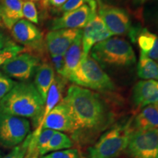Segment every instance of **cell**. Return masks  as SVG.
<instances>
[{"mask_svg": "<svg viewBox=\"0 0 158 158\" xmlns=\"http://www.w3.org/2000/svg\"><path fill=\"white\" fill-rule=\"evenodd\" d=\"M72 118V139L79 144L90 143L112 122V114L100 96L88 89L72 85L62 100Z\"/></svg>", "mask_w": 158, "mask_h": 158, "instance_id": "cell-1", "label": "cell"}, {"mask_svg": "<svg viewBox=\"0 0 158 158\" xmlns=\"http://www.w3.org/2000/svg\"><path fill=\"white\" fill-rule=\"evenodd\" d=\"M45 101L30 82H17L0 100V113L31 118L37 127L44 110Z\"/></svg>", "mask_w": 158, "mask_h": 158, "instance_id": "cell-2", "label": "cell"}, {"mask_svg": "<svg viewBox=\"0 0 158 158\" xmlns=\"http://www.w3.org/2000/svg\"><path fill=\"white\" fill-rule=\"evenodd\" d=\"M133 120L115 124L99 138L88 149L89 158H116L126 151L133 131Z\"/></svg>", "mask_w": 158, "mask_h": 158, "instance_id": "cell-3", "label": "cell"}, {"mask_svg": "<svg viewBox=\"0 0 158 158\" xmlns=\"http://www.w3.org/2000/svg\"><path fill=\"white\" fill-rule=\"evenodd\" d=\"M97 62L114 66H130L136 62L133 47L125 40L110 37L98 43L90 51Z\"/></svg>", "mask_w": 158, "mask_h": 158, "instance_id": "cell-4", "label": "cell"}, {"mask_svg": "<svg viewBox=\"0 0 158 158\" xmlns=\"http://www.w3.org/2000/svg\"><path fill=\"white\" fill-rule=\"evenodd\" d=\"M77 86L106 92L115 88L113 81L90 55L84 54L78 68L68 78Z\"/></svg>", "mask_w": 158, "mask_h": 158, "instance_id": "cell-5", "label": "cell"}, {"mask_svg": "<svg viewBox=\"0 0 158 158\" xmlns=\"http://www.w3.org/2000/svg\"><path fill=\"white\" fill-rule=\"evenodd\" d=\"M30 133L27 118L0 113V145L10 149L19 145Z\"/></svg>", "mask_w": 158, "mask_h": 158, "instance_id": "cell-6", "label": "cell"}, {"mask_svg": "<svg viewBox=\"0 0 158 158\" xmlns=\"http://www.w3.org/2000/svg\"><path fill=\"white\" fill-rule=\"evenodd\" d=\"M98 15L112 35H129L133 40L136 38L138 30L131 27L129 15L124 10L100 3Z\"/></svg>", "mask_w": 158, "mask_h": 158, "instance_id": "cell-7", "label": "cell"}, {"mask_svg": "<svg viewBox=\"0 0 158 158\" xmlns=\"http://www.w3.org/2000/svg\"><path fill=\"white\" fill-rule=\"evenodd\" d=\"M126 152L130 158H158V129L133 130Z\"/></svg>", "mask_w": 158, "mask_h": 158, "instance_id": "cell-8", "label": "cell"}, {"mask_svg": "<svg viewBox=\"0 0 158 158\" xmlns=\"http://www.w3.org/2000/svg\"><path fill=\"white\" fill-rule=\"evenodd\" d=\"M39 65V56L31 53L24 52L7 61L0 68L6 76L23 82L33 76Z\"/></svg>", "mask_w": 158, "mask_h": 158, "instance_id": "cell-9", "label": "cell"}, {"mask_svg": "<svg viewBox=\"0 0 158 158\" xmlns=\"http://www.w3.org/2000/svg\"><path fill=\"white\" fill-rule=\"evenodd\" d=\"M97 15V2L86 4L72 11L64 13L61 17L51 22V30L62 29H78L85 27Z\"/></svg>", "mask_w": 158, "mask_h": 158, "instance_id": "cell-10", "label": "cell"}, {"mask_svg": "<svg viewBox=\"0 0 158 158\" xmlns=\"http://www.w3.org/2000/svg\"><path fill=\"white\" fill-rule=\"evenodd\" d=\"M13 39L23 45L25 50L40 52L43 50L42 32L35 24L26 19H21L10 29ZM29 52V53H31Z\"/></svg>", "mask_w": 158, "mask_h": 158, "instance_id": "cell-11", "label": "cell"}, {"mask_svg": "<svg viewBox=\"0 0 158 158\" xmlns=\"http://www.w3.org/2000/svg\"><path fill=\"white\" fill-rule=\"evenodd\" d=\"M42 129H51L55 131L73 133L74 126L72 118L66 106L62 101L49 112L42 124L34 132L39 134Z\"/></svg>", "mask_w": 158, "mask_h": 158, "instance_id": "cell-12", "label": "cell"}, {"mask_svg": "<svg viewBox=\"0 0 158 158\" xmlns=\"http://www.w3.org/2000/svg\"><path fill=\"white\" fill-rule=\"evenodd\" d=\"M81 31L78 29L51 30L45 37V45L51 56L64 54Z\"/></svg>", "mask_w": 158, "mask_h": 158, "instance_id": "cell-13", "label": "cell"}, {"mask_svg": "<svg viewBox=\"0 0 158 158\" xmlns=\"http://www.w3.org/2000/svg\"><path fill=\"white\" fill-rule=\"evenodd\" d=\"M112 36L105 25L103 21L98 15L85 26L82 31V45L84 54H89V52L98 43Z\"/></svg>", "mask_w": 158, "mask_h": 158, "instance_id": "cell-14", "label": "cell"}, {"mask_svg": "<svg viewBox=\"0 0 158 158\" xmlns=\"http://www.w3.org/2000/svg\"><path fill=\"white\" fill-rule=\"evenodd\" d=\"M133 99L135 106L139 108L158 104V81L145 80L138 82L134 88Z\"/></svg>", "mask_w": 158, "mask_h": 158, "instance_id": "cell-15", "label": "cell"}, {"mask_svg": "<svg viewBox=\"0 0 158 158\" xmlns=\"http://www.w3.org/2000/svg\"><path fill=\"white\" fill-rule=\"evenodd\" d=\"M84 55L82 45V30L67 50L64 56V70L62 78L68 79L78 68Z\"/></svg>", "mask_w": 158, "mask_h": 158, "instance_id": "cell-16", "label": "cell"}, {"mask_svg": "<svg viewBox=\"0 0 158 158\" xmlns=\"http://www.w3.org/2000/svg\"><path fill=\"white\" fill-rule=\"evenodd\" d=\"M23 0H0V13L5 27L8 29L23 19Z\"/></svg>", "mask_w": 158, "mask_h": 158, "instance_id": "cell-17", "label": "cell"}, {"mask_svg": "<svg viewBox=\"0 0 158 158\" xmlns=\"http://www.w3.org/2000/svg\"><path fill=\"white\" fill-rule=\"evenodd\" d=\"M134 130L158 129V104L143 108L132 122Z\"/></svg>", "mask_w": 158, "mask_h": 158, "instance_id": "cell-18", "label": "cell"}, {"mask_svg": "<svg viewBox=\"0 0 158 158\" xmlns=\"http://www.w3.org/2000/svg\"><path fill=\"white\" fill-rule=\"evenodd\" d=\"M54 78V68L48 62L40 64L35 70V86L45 102Z\"/></svg>", "mask_w": 158, "mask_h": 158, "instance_id": "cell-19", "label": "cell"}, {"mask_svg": "<svg viewBox=\"0 0 158 158\" xmlns=\"http://www.w3.org/2000/svg\"><path fill=\"white\" fill-rule=\"evenodd\" d=\"M65 84H66V79L62 78V76H55L54 81L51 84L50 89L47 94L46 100L45 102L44 110H43V115L41 116L40 121L37 127H39L46 117L49 112L54 108L57 104L62 101L63 93H64Z\"/></svg>", "mask_w": 158, "mask_h": 158, "instance_id": "cell-20", "label": "cell"}, {"mask_svg": "<svg viewBox=\"0 0 158 158\" xmlns=\"http://www.w3.org/2000/svg\"><path fill=\"white\" fill-rule=\"evenodd\" d=\"M25 48L0 31V67L18 54L23 53Z\"/></svg>", "mask_w": 158, "mask_h": 158, "instance_id": "cell-21", "label": "cell"}, {"mask_svg": "<svg viewBox=\"0 0 158 158\" xmlns=\"http://www.w3.org/2000/svg\"><path fill=\"white\" fill-rule=\"evenodd\" d=\"M138 76L145 80H158V64L141 53L137 66Z\"/></svg>", "mask_w": 158, "mask_h": 158, "instance_id": "cell-22", "label": "cell"}, {"mask_svg": "<svg viewBox=\"0 0 158 158\" xmlns=\"http://www.w3.org/2000/svg\"><path fill=\"white\" fill-rule=\"evenodd\" d=\"M73 147L72 139L62 132L56 131L51 138L45 151V155L48 152L60 151V150L70 149Z\"/></svg>", "mask_w": 158, "mask_h": 158, "instance_id": "cell-23", "label": "cell"}, {"mask_svg": "<svg viewBox=\"0 0 158 158\" xmlns=\"http://www.w3.org/2000/svg\"><path fill=\"white\" fill-rule=\"evenodd\" d=\"M157 35L154 33L150 32L147 29H142L137 31V42L139 46L141 53L147 54L154 48L156 40L157 38Z\"/></svg>", "mask_w": 158, "mask_h": 158, "instance_id": "cell-24", "label": "cell"}, {"mask_svg": "<svg viewBox=\"0 0 158 158\" xmlns=\"http://www.w3.org/2000/svg\"><path fill=\"white\" fill-rule=\"evenodd\" d=\"M55 130L51 129H42L40 133L37 134V147L40 155H45V151L50 141L51 137L54 135Z\"/></svg>", "mask_w": 158, "mask_h": 158, "instance_id": "cell-25", "label": "cell"}, {"mask_svg": "<svg viewBox=\"0 0 158 158\" xmlns=\"http://www.w3.org/2000/svg\"><path fill=\"white\" fill-rule=\"evenodd\" d=\"M22 12L23 17L26 18V20L30 21L32 23H38V13L36 8L35 4L33 2L27 0L23 2Z\"/></svg>", "mask_w": 158, "mask_h": 158, "instance_id": "cell-26", "label": "cell"}, {"mask_svg": "<svg viewBox=\"0 0 158 158\" xmlns=\"http://www.w3.org/2000/svg\"><path fill=\"white\" fill-rule=\"evenodd\" d=\"M30 133L27 135V137L25 138V140L22 143H20L19 145L16 146L10 153L7 154V155L2 158H23L27 153V149H28L29 141H30Z\"/></svg>", "mask_w": 158, "mask_h": 158, "instance_id": "cell-27", "label": "cell"}, {"mask_svg": "<svg viewBox=\"0 0 158 158\" xmlns=\"http://www.w3.org/2000/svg\"><path fill=\"white\" fill-rule=\"evenodd\" d=\"M16 84L15 81L12 80V78L0 70V100L10 92Z\"/></svg>", "mask_w": 158, "mask_h": 158, "instance_id": "cell-28", "label": "cell"}, {"mask_svg": "<svg viewBox=\"0 0 158 158\" xmlns=\"http://www.w3.org/2000/svg\"><path fill=\"white\" fill-rule=\"evenodd\" d=\"M44 158H82L80 152L77 149H66L60 151L54 152L43 156Z\"/></svg>", "mask_w": 158, "mask_h": 158, "instance_id": "cell-29", "label": "cell"}, {"mask_svg": "<svg viewBox=\"0 0 158 158\" xmlns=\"http://www.w3.org/2000/svg\"><path fill=\"white\" fill-rule=\"evenodd\" d=\"M95 0H68L62 7L58 9L59 12L67 13L72 11L86 4H91Z\"/></svg>", "mask_w": 158, "mask_h": 158, "instance_id": "cell-30", "label": "cell"}, {"mask_svg": "<svg viewBox=\"0 0 158 158\" xmlns=\"http://www.w3.org/2000/svg\"><path fill=\"white\" fill-rule=\"evenodd\" d=\"M37 134L33 132L30 133V141L27 153L23 158H40V153L37 147Z\"/></svg>", "mask_w": 158, "mask_h": 158, "instance_id": "cell-31", "label": "cell"}, {"mask_svg": "<svg viewBox=\"0 0 158 158\" xmlns=\"http://www.w3.org/2000/svg\"><path fill=\"white\" fill-rule=\"evenodd\" d=\"M51 62L54 65V68L57 74L60 76H63L64 70V54L53 55L51 56Z\"/></svg>", "mask_w": 158, "mask_h": 158, "instance_id": "cell-32", "label": "cell"}, {"mask_svg": "<svg viewBox=\"0 0 158 158\" xmlns=\"http://www.w3.org/2000/svg\"><path fill=\"white\" fill-rule=\"evenodd\" d=\"M68 0H43L42 5L44 7H53L59 9Z\"/></svg>", "mask_w": 158, "mask_h": 158, "instance_id": "cell-33", "label": "cell"}, {"mask_svg": "<svg viewBox=\"0 0 158 158\" xmlns=\"http://www.w3.org/2000/svg\"><path fill=\"white\" fill-rule=\"evenodd\" d=\"M144 55L147 56V57H149V58L151 59H152V60H154L158 64V37L157 40H156V42L155 45H154V48L152 49V51H150L149 53H147V54Z\"/></svg>", "mask_w": 158, "mask_h": 158, "instance_id": "cell-34", "label": "cell"}, {"mask_svg": "<svg viewBox=\"0 0 158 158\" xmlns=\"http://www.w3.org/2000/svg\"><path fill=\"white\" fill-rule=\"evenodd\" d=\"M148 1H149V0H133V2L135 5H143Z\"/></svg>", "mask_w": 158, "mask_h": 158, "instance_id": "cell-35", "label": "cell"}, {"mask_svg": "<svg viewBox=\"0 0 158 158\" xmlns=\"http://www.w3.org/2000/svg\"><path fill=\"white\" fill-rule=\"evenodd\" d=\"M0 28H5V25H4L2 19L1 17V13H0Z\"/></svg>", "mask_w": 158, "mask_h": 158, "instance_id": "cell-36", "label": "cell"}, {"mask_svg": "<svg viewBox=\"0 0 158 158\" xmlns=\"http://www.w3.org/2000/svg\"><path fill=\"white\" fill-rule=\"evenodd\" d=\"M29 1H31V2H34V1H40V0H29Z\"/></svg>", "mask_w": 158, "mask_h": 158, "instance_id": "cell-37", "label": "cell"}, {"mask_svg": "<svg viewBox=\"0 0 158 158\" xmlns=\"http://www.w3.org/2000/svg\"><path fill=\"white\" fill-rule=\"evenodd\" d=\"M99 1H107V0H99Z\"/></svg>", "mask_w": 158, "mask_h": 158, "instance_id": "cell-38", "label": "cell"}, {"mask_svg": "<svg viewBox=\"0 0 158 158\" xmlns=\"http://www.w3.org/2000/svg\"><path fill=\"white\" fill-rule=\"evenodd\" d=\"M0 158H2V154L0 152Z\"/></svg>", "mask_w": 158, "mask_h": 158, "instance_id": "cell-39", "label": "cell"}, {"mask_svg": "<svg viewBox=\"0 0 158 158\" xmlns=\"http://www.w3.org/2000/svg\"><path fill=\"white\" fill-rule=\"evenodd\" d=\"M40 158H44V157H40Z\"/></svg>", "mask_w": 158, "mask_h": 158, "instance_id": "cell-40", "label": "cell"}]
</instances>
